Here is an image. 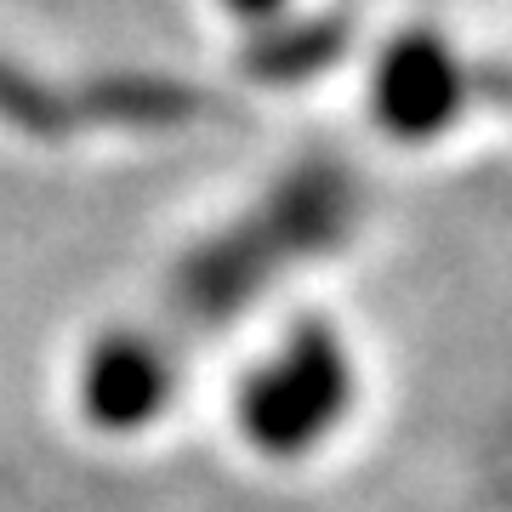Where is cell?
Here are the masks:
<instances>
[{
	"instance_id": "7a4b0ae2",
	"label": "cell",
	"mask_w": 512,
	"mask_h": 512,
	"mask_svg": "<svg viewBox=\"0 0 512 512\" xmlns=\"http://www.w3.org/2000/svg\"><path fill=\"white\" fill-rule=\"evenodd\" d=\"M359 370L330 319H296L234 387V427L256 456L302 461L342 433Z\"/></svg>"
},
{
	"instance_id": "5b68a950",
	"label": "cell",
	"mask_w": 512,
	"mask_h": 512,
	"mask_svg": "<svg viewBox=\"0 0 512 512\" xmlns=\"http://www.w3.org/2000/svg\"><path fill=\"white\" fill-rule=\"evenodd\" d=\"M348 40H353V23L336 18V12L279 18L256 35L251 69L268 74V80H308V74H325L336 57L348 52Z\"/></svg>"
},
{
	"instance_id": "8992f818",
	"label": "cell",
	"mask_w": 512,
	"mask_h": 512,
	"mask_svg": "<svg viewBox=\"0 0 512 512\" xmlns=\"http://www.w3.org/2000/svg\"><path fill=\"white\" fill-rule=\"evenodd\" d=\"M222 6H228L239 23H251V29H268V23L285 18V6H291V0H222Z\"/></svg>"
},
{
	"instance_id": "277c9868",
	"label": "cell",
	"mask_w": 512,
	"mask_h": 512,
	"mask_svg": "<svg viewBox=\"0 0 512 512\" xmlns=\"http://www.w3.org/2000/svg\"><path fill=\"white\" fill-rule=\"evenodd\" d=\"M177 393L171 353L143 330H114L80 359V410L103 433H143Z\"/></svg>"
},
{
	"instance_id": "6da1fadb",
	"label": "cell",
	"mask_w": 512,
	"mask_h": 512,
	"mask_svg": "<svg viewBox=\"0 0 512 512\" xmlns=\"http://www.w3.org/2000/svg\"><path fill=\"white\" fill-rule=\"evenodd\" d=\"M353 183L342 165H296L262 200L183 262V302L205 319H228L313 256L336 251L353 228Z\"/></svg>"
},
{
	"instance_id": "3957f363",
	"label": "cell",
	"mask_w": 512,
	"mask_h": 512,
	"mask_svg": "<svg viewBox=\"0 0 512 512\" xmlns=\"http://www.w3.org/2000/svg\"><path fill=\"white\" fill-rule=\"evenodd\" d=\"M478 74L450 35L410 23L393 40H382L376 69H370V120L382 137L404 148H421L461 126V114L473 109Z\"/></svg>"
}]
</instances>
